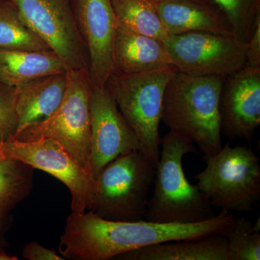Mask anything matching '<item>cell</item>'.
<instances>
[{"instance_id": "18", "label": "cell", "mask_w": 260, "mask_h": 260, "mask_svg": "<svg viewBox=\"0 0 260 260\" xmlns=\"http://www.w3.org/2000/svg\"><path fill=\"white\" fill-rule=\"evenodd\" d=\"M68 70L53 51L0 49V82L10 86L47 75L63 74Z\"/></svg>"}, {"instance_id": "29", "label": "cell", "mask_w": 260, "mask_h": 260, "mask_svg": "<svg viewBox=\"0 0 260 260\" xmlns=\"http://www.w3.org/2000/svg\"><path fill=\"white\" fill-rule=\"evenodd\" d=\"M150 1L155 3H158L159 1H161V0H150ZM194 1L200 2V3H212V2H210V0H194Z\"/></svg>"}, {"instance_id": "11", "label": "cell", "mask_w": 260, "mask_h": 260, "mask_svg": "<svg viewBox=\"0 0 260 260\" xmlns=\"http://www.w3.org/2000/svg\"><path fill=\"white\" fill-rule=\"evenodd\" d=\"M138 135L106 87H93L90 102V168L94 179L119 155L140 151Z\"/></svg>"}, {"instance_id": "13", "label": "cell", "mask_w": 260, "mask_h": 260, "mask_svg": "<svg viewBox=\"0 0 260 260\" xmlns=\"http://www.w3.org/2000/svg\"><path fill=\"white\" fill-rule=\"evenodd\" d=\"M219 112L221 134L252 140L260 125V68L244 66L225 78Z\"/></svg>"}, {"instance_id": "5", "label": "cell", "mask_w": 260, "mask_h": 260, "mask_svg": "<svg viewBox=\"0 0 260 260\" xmlns=\"http://www.w3.org/2000/svg\"><path fill=\"white\" fill-rule=\"evenodd\" d=\"M155 168L140 151L123 154L103 169L95 179V190L88 210L114 221L145 219Z\"/></svg>"}, {"instance_id": "9", "label": "cell", "mask_w": 260, "mask_h": 260, "mask_svg": "<svg viewBox=\"0 0 260 260\" xmlns=\"http://www.w3.org/2000/svg\"><path fill=\"white\" fill-rule=\"evenodd\" d=\"M0 154L51 174L70 190L73 213H85L91 203L95 180L59 143L49 138L20 141L10 138Z\"/></svg>"}, {"instance_id": "1", "label": "cell", "mask_w": 260, "mask_h": 260, "mask_svg": "<svg viewBox=\"0 0 260 260\" xmlns=\"http://www.w3.org/2000/svg\"><path fill=\"white\" fill-rule=\"evenodd\" d=\"M235 218L221 210L213 218L190 224L159 223L106 220L91 211L68 217L59 251L65 259L109 260L128 251L160 243L198 239L213 235L226 237Z\"/></svg>"}, {"instance_id": "21", "label": "cell", "mask_w": 260, "mask_h": 260, "mask_svg": "<svg viewBox=\"0 0 260 260\" xmlns=\"http://www.w3.org/2000/svg\"><path fill=\"white\" fill-rule=\"evenodd\" d=\"M0 49L51 51L25 23L12 0L0 1Z\"/></svg>"}, {"instance_id": "26", "label": "cell", "mask_w": 260, "mask_h": 260, "mask_svg": "<svg viewBox=\"0 0 260 260\" xmlns=\"http://www.w3.org/2000/svg\"><path fill=\"white\" fill-rule=\"evenodd\" d=\"M245 66L260 68V21L251 39L246 43Z\"/></svg>"}, {"instance_id": "19", "label": "cell", "mask_w": 260, "mask_h": 260, "mask_svg": "<svg viewBox=\"0 0 260 260\" xmlns=\"http://www.w3.org/2000/svg\"><path fill=\"white\" fill-rule=\"evenodd\" d=\"M34 171L28 164L0 154V217L10 215L30 195Z\"/></svg>"}, {"instance_id": "22", "label": "cell", "mask_w": 260, "mask_h": 260, "mask_svg": "<svg viewBox=\"0 0 260 260\" xmlns=\"http://www.w3.org/2000/svg\"><path fill=\"white\" fill-rule=\"evenodd\" d=\"M221 10L234 29V37L249 42L260 21V0H210Z\"/></svg>"}, {"instance_id": "28", "label": "cell", "mask_w": 260, "mask_h": 260, "mask_svg": "<svg viewBox=\"0 0 260 260\" xmlns=\"http://www.w3.org/2000/svg\"><path fill=\"white\" fill-rule=\"evenodd\" d=\"M0 260H18L16 256L10 255L5 249H0Z\"/></svg>"}, {"instance_id": "7", "label": "cell", "mask_w": 260, "mask_h": 260, "mask_svg": "<svg viewBox=\"0 0 260 260\" xmlns=\"http://www.w3.org/2000/svg\"><path fill=\"white\" fill-rule=\"evenodd\" d=\"M207 166L195 176L200 191L214 208L246 213L260 200L259 158L246 145L228 143L218 153L204 157Z\"/></svg>"}, {"instance_id": "14", "label": "cell", "mask_w": 260, "mask_h": 260, "mask_svg": "<svg viewBox=\"0 0 260 260\" xmlns=\"http://www.w3.org/2000/svg\"><path fill=\"white\" fill-rule=\"evenodd\" d=\"M155 6L169 35L210 32L234 37L232 24L213 3L161 0Z\"/></svg>"}, {"instance_id": "27", "label": "cell", "mask_w": 260, "mask_h": 260, "mask_svg": "<svg viewBox=\"0 0 260 260\" xmlns=\"http://www.w3.org/2000/svg\"><path fill=\"white\" fill-rule=\"evenodd\" d=\"M13 225L11 215L0 217V249H5L9 246L6 239V234Z\"/></svg>"}, {"instance_id": "24", "label": "cell", "mask_w": 260, "mask_h": 260, "mask_svg": "<svg viewBox=\"0 0 260 260\" xmlns=\"http://www.w3.org/2000/svg\"><path fill=\"white\" fill-rule=\"evenodd\" d=\"M18 124L15 87L0 82V145L14 137Z\"/></svg>"}, {"instance_id": "6", "label": "cell", "mask_w": 260, "mask_h": 260, "mask_svg": "<svg viewBox=\"0 0 260 260\" xmlns=\"http://www.w3.org/2000/svg\"><path fill=\"white\" fill-rule=\"evenodd\" d=\"M66 75L64 98L55 112L45 120L28 126L13 138L20 141L40 138L55 140L92 175L90 102L93 84L88 70H69Z\"/></svg>"}, {"instance_id": "23", "label": "cell", "mask_w": 260, "mask_h": 260, "mask_svg": "<svg viewBox=\"0 0 260 260\" xmlns=\"http://www.w3.org/2000/svg\"><path fill=\"white\" fill-rule=\"evenodd\" d=\"M225 238L229 260L260 259L259 218L254 225L246 218L235 219Z\"/></svg>"}, {"instance_id": "17", "label": "cell", "mask_w": 260, "mask_h": 260, "mask_svg": "<svg viewBox=\"0 0 260 260\" xmlns=\"http://www.w3.org/2000/svg\"><path fill=\"white\" fill-rule=\"evenodd\" d=\"M121 260H229L225 237L213 235L198 239L160 243L128 251L114 258Z\"/></svg>"}, {"instance_id": "3", "label": "cell", "mask_w": 260, "mask_h": 260, "mask_svg": "<svg viewBox=\"0 0 260 260\" xmlns=\"http://www.w3.org/2000/svg\"><path fill=\"white\" fill-rule=\"evenodd\" d=\"M155 168L154 191L148 200L145 219L159 223L190 224L213 218V206L197 185L186 179L183 158L196 153L187 138L169 130L161 138Z\"/></svg>"}, {"instance_id": "4", "label": "cell", "mask_w": 260, "mask_h": 260, "mask_svg": "<svg viewBox=\"0 0 260 260\" xmlns=\"http://www.w3.org/2000/svg\"><path fill=\"white\" fill-rule=\"evenodd\" d=\"M174 66L139 74L113 73L105 87L119 111L138 135L140 152L156 168L160 154L162 98Z\"/></svg>"}, {"instance_id": "12", "label": "cell", "mask_w": 260, "mask_h": 260, "mask_svg": "<svg viewBox=\"0 0 260 260\" xmlns=\"http://www.w3.org/2000/svg\"><path fill=\"white\" fill-rule=\"evenodd\" d=\"M75 21L89 57L93 87H105L114 73L113 47L117 19L110 0H74Z\"/></svg>"}, {"instance_id": "25", "label": "cell", "mask_w": 260, "mask_h": 260, "mask_svg": "<svg viewBox=\"0 0 260 260\" xmlns=\"http://www.w3.org/2000/svg\"><path fill=\"white\" fill-rule=\"evenodd\" d=\"M22 254L28 260H64L55 251L51 250L41 245L37 242H30L23 246Z\"/></svg>"}, {"instance_id": "8", "label": "cell", "mask_w": 260, "mask_h": 260, "mask_svg": "<svg viewBox=\"0 0 260 260\" xmlns=\"http://www.w3.org/2000/svg\"><path fill=\"white\" fill-rule=\"evenodd\" d=\"M172 64L183 74L226 78L246 64V43L210 32L169 35L164 42Z\"/></svg>"}, {"instance_id": "2", "label": "cell", "mask_w": 260, "mask_h": 260, "mask_svg": "<svg viewBox=\"0 0 260 260\" xmlns=\"http://www.w3.org/2000/svg\"><path fill=\"white\" fill-rule=\"evenodd\" d=\"M224 80L177 71L164 91L161 121L170 131L198 145L203 158L213 156L223 148L219 104Z\"/></svg>"}, {"instance_id": "10", "label": "cell", "mask_w": 260, "mask_h": 260, "mask_svg": "<svg viewBox=\"0 0 260 260\" xmlns=\"http://www.w3.org/2000/svg\"><path fill=\"white\" fill-rule=\"evenodd\" d=\"M12 1L29 28L60 57L68 70H89L88 51L70 0Z\"/></svg>"}, {"instance_id": "20", "label": "cell", "mask_w": 260, "mask_h": 260, "mask_svg": "<svg viewBox=\"0 0 260 260\" xmlns=\"http://www.w3.org/2000/svg\"><path fill=\"white\" fill-rule=\"evenodd\" d=\"M118 21L130 30L164 42L169 32L150 0H110Z\"/></svg>"}, {"instance_id": "16", "label": "cell", "mask_w": 260, "mask_h": 260, "mask_svg": "<svg viewBox=\"0 0 260 260\" xmlns=\"http://www.w3.org/2000/svg\"><path fill=\"white\" fill-rule=\"evenodd\" d=\"M66 73L41 77L15 86L18 124L15 135L55 112L66 90Z\"/></svg>"}, {"instance_id": "15", "label": "cell", "mask_w": 260, "mask_h": 260, "mask_svg": "<svg viewBox=\"0 0 260 260\" xmlns=\"http://www.w3.org/2000/svg\"><path fill=\"white\" fill-rule=\"evenodd\" d=\"M114 73L139 74L174 66L164 42L118 21L113 47Z\"/></svg>"}, {"instance_id": "30", "label": "cell", "mask_w": 260, "mask_h": 260, "mask_svg": "<svg viewBox=\"0 0 260 260\" xmlns=\"http://www.w3.org/2000/svg\"><path fill=\"white\" fill-rule=\"evenodd\" d=\"M0 1H3V0H0Z\"/></svg>"}]
</instances>
